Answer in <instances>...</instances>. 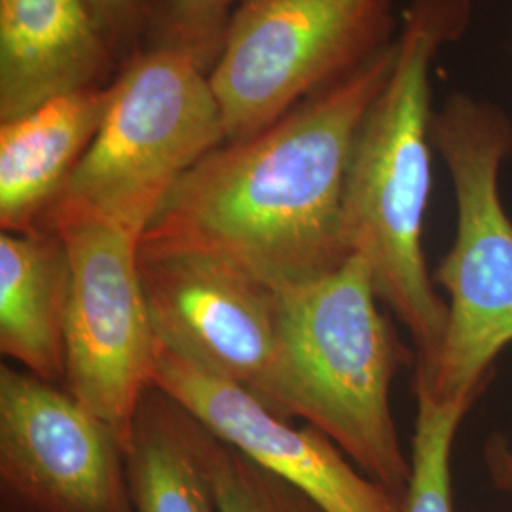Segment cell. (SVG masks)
Wrapping results in <instances>:
<instances>
[{"instance_id": "1", "label": "cell", "mask_w": 512, "mask_h": 512, "mask_svg": "<svg viewBox=\"0 0 512 512\" xmlns=\"http://www.w3.org/2000/svg\"><path fill=\"white\" fill-rule=\"evenodd\" d=\"M395 54L397 38L272 126L203 156L165 198L139 253L207 256L277 291L342 268L349 156Z\"/></svg>"}, {"instance_id": "2", "label": "cell", "mask_w": 512, "mask_h": 512, "mask_svg": "<svg viewBox=\"0 0 512 512\" xmlns=\"http://www.w3.org/2000/svg\"><path fill=\"white\" fill-rule=\"evenodd\" d=\"M471 0H410L395 63L366 110L349 156L344 236L365 260L380 302L416 348V372L431 374L448 327V304L423 253L431 194V71L440 50L465 35Z\"/></svg>"}, {"instance_id": "3", "label": "cell", "mask_w": 512, "mask_h": 512, "mask_svg": "<svg viewBox=\"0 0 512 512\" xmlns=\"http://www.w3.org/2000/svg\"><path fill=\"white\" fill-rule=\"evenodd\" d=\"M277 412L323 431L366 476L403 499L412 473L391 385L416 363L380 310L363 258L279 291Z\"/></svg>"}, {"instance_id": "4", "label": "cell", "mask_w": 512, "mask_h": 512, "mask_svg": "<svg viewBox=\"0 0 512 512\" xmlns=\"http://www.w3.org/2000/svg\"><path fill=\"white\" fill-rule=\"evenodd\" d=\"M431 133L452 179L458 224L433 275L448 294L446 338L433 372L414 380L448 401L484 391L512 344V220L499 188L512 120L494 101L454 92L435 109Z\"/></svg>"}, {"instance_id": "5", "label": "cell", "mask_w": 512, "mask_h": 512, "mask_svg": "<svg viewBox=\"0 0 512 512\" xmlns=\"http://www.w3.org/2000/svg\"><path fill=\"white\" fill-rule=\"evenodd\" d=\"M224 143L209 74L181 52L143 46L122 65L109 114L55 202L141 238L175 184Z\"/></svg>"}, {"instance_id": "6", "label": "cell", "mask_w": 512, "mask_h": 512, "mask_svg": "<svg viewBox=\"0 0 512 512\" xmlns=\"http://www.w3.org/2000/svg\"><path fill=\"white\" fill-rule=\"evenodd\" d=\"M393 0H243L209 71L226 141L272 126L397 35Z\"/></svg>"}, {"instance_id": "7", "label": "cell", "mask_w": 512, "mask_h": 512, "mask_svg": "<svg viewBox=\"0 0 512 512\" xmlns=\"http://www.w3.org/2000/svg\"><path fill=\"white\" fill-rule=\"evenodd\" d=\"M40 228L59 234L71 260L63 389L128 446L160 349L139 272L141 238L67 202H55Z\"/></svg>"}, {"instance_id": "8", "label": "cell", "mask_w": 512, "mask_h": 512, "mask_svg": "<svg viewBox=\"0 0 512 512\" xmlns=\"http://www.w3.org/2000/svg\"><path fill=\"white\" fill-rule=\"evenodd\" d=\"M2 512H133L126 442L59 385L0 368Z\"/></svg>"}, {"instance_id": "9", "label": "cell", "mask_w": 512, "mask_h": 512, "mask_svg": "<svg viewBox=\"0 0 512 512\" xmlns=\"http://www.w3.org/2000/svg\"><path fill=\"white\" fill-rule=\"evenodd\" d=\"M139 272L160 344L277 412L279 291L200 255L139 253Z\"/></svg>"}, {"instance_id": "10", "label": "cell", "mask_w": 512, "mask_h": 512, "mask_svg": "<svg viewBox=\"0 0 512 512\" xmlns=\"http://www.w3.org/2000/svg\"><path fill=\"white\" fill-rule=\"evenodd\" d=\"M152 385L217 439L293 484L327 512H403V499L366 476L319 431L294 427L256 395L207 374L160 344Z\"/></svg>"}, {"instance_id": "11", "label": "cell", "mask_w": 512, "mask_h": 512, "mask_svg": "<svg viewBox=\"0 0 512 512\" xmlns=\"http://www.w3.org/2000/svg\"><path fill=\"white\" fill-rule=\"evenodd\" d=\"M118 73L86 0H0V124Z\"/></svg>"}, {"instance_id": "12", "label": "cell", "mask_w": 512, "mask_h": 512, "mask_svg": "<svg viewBox=\"0 0 512 512\" xmlns=\"http://www.w3.org/2000/svg\"><path fill=\"white\" fill-rule=\"evenodd\" d=\"M107 86L63 93L0 124V228L31 234L61 196L109 114Z\"/></svg>"}, {"instance_id": "13", "label": "cell", "mask_w": 512, "mask_h": 512, "mask_svg": "<svg viewBox=\"0 0 512 512\" xmlns=\"http://www.w3.org/2000/svg\"><path fill=\"white\" fill-rule=\"evenodd\" d=\"M71 260L59 234H0V351L44 382H65Z\"/></svg>"}, {"instance_id": "14", "label": "cell", "mask_w": 512, "mask_h": 512, "mask_svg": "<svg viewBox=\"0 0 512 512\" xmlns=\"http://www.w3.org/2000/svg\"><path fill=\"white\" fill-rule=\"evenodd\" d=\"M209 444L202 423L152 385L126 446L133 512H220Z\"/></svg>"}, {"instance_id": "15", "label": "cell", "mask_w": 512, "mask_h": 512, "mask_svg": "<svg viewBox=\"0 0 512 512\" xmlns=\"http://www.w3.org/2000/svg\"><path fill=\"white\" fill-rule=\"evenodd\" d=\"M418 401L416 427L412 437V473L404 492L403 512H454L452 450L461 421L482 391L439 401L414 380Z\"/></svg>"}, {"instance_id": "16", "label": "cell", "mask_w": 512, "mask_h": 512, "mask_svg": "<svg viewBox=\"0 0 512 512\" xmlns=\"http://www.w3.org/2000/svg\"><path fill=\"white\" fill-rule=\"evenodd\" d=\"M211 475L220 512H327L310 495L211 435Z\"/></svg>"}, {"instance_id": "17", "label": "cell", "mask_w": 512, "mask_h": 512, "mask_svg": "<svg viewBox=\"0 0 512 512\" xmlns=\"http://www.w3.org/2000/svg\"><path fill=\"white\" fill-rule=\"evenodd\" d=\"M243 0H152L145 46H162L194 59L205 73L219 59L226 29Z\"/></svg>"}, {"instance_id": "18", "label": "cell", "mask_w": 512, "mask_h": 512, "mask_svg": "<svg viewBox=\"0 0 512 512\" xmlns=\"http://www.w3.org/2000/svg\"><path fill=\"white\" fill-rule=\"evenodd\" d=\"M93 21L120 69L147 44L152 0H86Z\"/></svg>"}, {"instance_id": "19", "label": "cell", "mask_w": 512, "mask_h": 512, "mask_svg": "<svg viewBox=\"0 0 512 512\" xmlns=\"http://www.w3.org/2000/svg\"><path fill=\"white\" fill-rule=\"evenodd\" d=\"M484 463L497 490L512 494V448L503 437H492L484 448Z\"/></svg>"}]
</instances>
